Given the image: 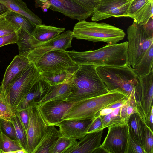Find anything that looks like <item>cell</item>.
Returning a JSON list of instances; mask_svg holds the SVG:
<instances>
[{
    "label": "cell",
    "instance_id": "cell-9",
    "mask_svg": "<svg viewBox=\"0 0 153 153\" xmlns=\"http://www.w3.org/2000/svg\"><path fill=\"white\" fill-rule=\"evenodd\" d=\"M138 84L135 96L137 102V113L148 122L153 109V69L148 74L138 77Z\"/></svg>",
    "mask_w": 153,
    "mask_h": 153
},
{
    "label": "cell",
    "instance_id": "cell-6",
    "mask_svg": "<svg viewBox=\"0 0 153 153\" xmlns=\"http://www.w3.org/2000/svg\"><path fill=\"white\" fill-rule=\"evenodd\" d=\"M41 72L34 63L30 62L4 92L7 100L13 111H16L33 85L41 79Z\"/></svg>",
    "mask_w": 153,
    "mask_h": 153
},
{
    "label": "cell",
    "instance_id": "cell-11",
    "mask_svg": "<svg viewBox=\"0 0 153 153\" xmlns=\"http://www.w3.org/2000/svg\"><path fill=\"white\" fill-rule=\"evenodd\" d=\"M29 121L26 131L27 152L32 153L47 129L48 126L43 118L36 103L29 107Z\"/></svg>",
    "mask_w": 153,
    "mask_h": 153
},
{
    "label": "cell",
    "instance_id": "cell-54",
    "mask_svg": "<svg viewBox=\"0 0 153 153\" xmlns=\"http://www.w3.org/2000/svg\"><path fill=\"white\" fill-rule=\"evenodd\" d=\"M0 153H2L0 149Z\"/></svg>",
    "mask_w": 153,
    "mask_h": 153
},
{
    "label": "cell",
    "instance_id": "cell-8",
    "mask_svg": "<svg viewBox=\"0 0 153 153\" xmlns=\"http://www.w3.org/2000/svg\"><path fill=\"white\" fill-rule=\"evenodd\" d=\"M36 7L50 9L73 19H85L93 13L76 0H34Z\"/></svg>",
    "mask_w": 153,
    "mask_h": 153
},
{
    "label": "cell",
    "instance_id": "cell-55",
    "mask_svg": "<svg viewBox=\"0 0 153 153\" xmlns=\"http://www.w3.org/2000/svg\"></svg>",
    "mask_w": 153,
    "mask_h": 153
},
{
    "label": "cell",
    "instance_id": "cell-30",
    "mask_svg": "<svg viewBox=\"0 0 153 153\" xmlns=\"http://www.w3.org/2000/svg\"><path fill=\"white\" fill-rule=\"evenodd\" d=\"M6 18L19 28H22L30 33H31L35 27L27 18L16 12L11 11Z\"/></svg>",
    "mask_w": 153,
    "mask_h": 153
},
{
    "label": "cell",
    "instance_id": "cell-32",
    "mask_svg": "<svg viewBox=\"0 0 153 153\" xmlns=\"http://www.w3.org/2000/svg\"><path fill=\"white\" fill-rule=\"evenodd\" d=\"M23 149L17 140L11 139L2 132L0 136V149L2 153H14L15 152Z\"/></svg>",
    "mask_w": 153,
    "mask_h": 153
},
{
    "label": "cell",
    "instance_id": "cell-37",
    "mask_svg": "<svg viewBox=\"0 0 153 153\" xmlns=\"http://www.w3.org/2000/svg\"><path fill=\"white\" fill-rule=\"evenodd\" d=\"M125 153H145L143 148L130 133L128 129L127 146Z\"/></svg>",
    "mask_w": 153,
    "mask_h": 153
},
{
    "label": "cell",
    "instance_id": "cell-12",
    "mask_svg": "<svg viewBox=\"0 0 153 153\" xmlns=\"http://www.w3.org/2000/svg\"><path fill=\"white\" fill-rule=\"evenodd\" d=\"M134 0H100L92 15V21L97 22L107 18L127 17L129 6Z\"/></svg>",
    "mask_w": 153,
    "mask_h": 153
},
{
    "label": "cell",
    "instance_id": "cell-15",
    "mask_svg": "<svg viewBox=\"0 0 153 153\" xmlns=\"http://www.w3.org/2000/svg\"><path fill=\"white\" fill-rule=\"evenodd\" d=\"M74 103L51 101L39 105V109L48 126H57L63 121L65 114Z\"/></svg>",
    "mask_w": 153,
    "mask_h": 153
},
{
    "label": "cell",
    "instance_id": "cell-44",
    "mask_svg": "<svg viewBox=\"0 0 153 153\" xmlns=\"http://www.w3.org/2000/svg\"><path fill=\"white\" fill-rule=\"evenodd\" d=\"M127 100L125 103L120 108V115L121 118L126 123L127 119Z\"/></svg>",
    "mask_w": 153,
    "mask_h": 153
},
{
    "label": "cell",
    "instance_id": "cell-5",
    "mask_svg": "<svg viewBox=\"0 0 153 153\" xmlns=\"http://www.w3.org/2000/svg\"><path fill=\"white\" fill-rule=\"evenodd\" d=\"M74 37L93 42H102L108 44L117 43L126 35L124 31L105 23L80 20L75 25L72 31Z\"/></svg>",
    "mask_w": 153,
    "mask_h": 153
},
{
    "label": "cell",
    "instance_id": "cell-31",
    "mask_svg": "<svg viewBox=\"0 0 153 153\" xmlns=\"http://www.w3.org/2000/svg\"><path fill=\"white\" fill-rule=\"evenodd\" d=\"M11 121L14 126L18 141L20 144L22 148L28 153L26 131L16 111V114L12 117Z\"/></svg>",
    "mask_w": 153,
    "mask_h": 153
},
{
    "label": "cell",
    "instance_id": "cell-7",
    "mask_svg": "<svg viewBox=\"0 0 153 153\" xmlns=\"http://www.w3.org/2000/svg\"><path fill=\"white\" fill-rule=\"evenodd\" d=\"M128 40L127 54L129 64L133 68L140 63L146 51L153 44L142 25L133 21L127 30Z\"/></svg>",
    "mask_w": 153,
    "mask_h": 153
},
{
    "label": "cell",
    "instance_id": "cell-20",
    "mask_svg": "<svg viewBox=\"0 0 153 153\" xmlns=\"http://www.w3.org/2000/svg\"><path fill=\"white\" fill-rule=\"evenodd\" d=\"M51 85L41 79L33 85L17 106L16 111L28 108L33 103L38 104L45 95Z\"/></svg>",
    "mask_w": 153,
    "mask_h": 153
},
{
    "label": "cell",
    "instance_id": "cell-53",
    "mask_svg": "<svg viewBox=\"0 0 153 153\" xmlns=\"http://www.w3.org/2000/svg\"><path fill=\"white\" fill-rule=\"evenodd\" d=\"M95 0V1H96L97 2H99V1L100 0Z\"/></svg>",
    "mask_w": 153,
    "mask_h": 153
},
{
    "label": "cell",
    "instance_id": "cell-33",
    "mask_svg": "<svg viewBox=\"0 0 153 153\" xmlns=\"http://www.w3.org/2000/svg\"><path fill=\"white\" fill-rule=\"evenodd\" d=\"M16 111L12 109L8 103L3 90L0 94V118L11 121L15 115Z\"/></svg>",
    "mask_w": 153,
    "mask_h": 153
},
{
    "label": "cell",
    "instance_id": "cell-1",
    "mask_svg": "<svg viewBox=\"0 0 153 153\" xmlns=\"http://www.w3.org/2000/svg\"><path fill=\"white\" fill-rule=\"evenodd\" d=\"M96 67L92 64L77 65L67 82L71 93L66 102L74 103L109 91L98 74Z\"/></svg>",
    "mask_w": 153,
    "mask_h": 153
},
{
    "label": "cell",
    "instance_id": "cell-52",
    "mask_svg": "<svg viewBox=\"0 0 153 153\" xmlns=\"http://www.w3.org/2000/svg\"><path fill=\"white\" fill-rule=\"evenodd\" d=\"M1 129L0 128V134H1Z\"/></svg>",
    "mask_w": 153,
    "mask_h": 153
},
{
    "label": "cell",
    "instance_id": "cell-27",
    "mask_svg": "<svg viewBox=\"0 0 153 153\" xmlns=\"http://www.w3.org/2000/svg\"><path fill=\"white\" fill-rule=\"evenodd\" d=\"M75 67L70 70L58 72H41V79L45 81L51 86L67 82L71 76Z\"/></svg>",
    "mask_w": 153,
    "mask_h": 153
},
{
    "label": "cell",
    "instance_id": "cell-10",
    "mask_svg": "<svg viewBox=\"0 0 153 153\" xmlns=\"http://www.w3.org/2000/svg\"><path fill=\"white\" fill-rule=\"evenodd\" d=\"M34 64L41 72H58L72 69L77 65L67 51L59 49L46 53Z\"/></svg>",
    "mask_w": 153,
    "mask_h": 153
},
{
    "label": "cell",
    "instance_id": "cell-39",
    "mask_svg": "<svg viewBox=\"0 0 153 153\" xmlns=\"http://www.w3.org/2000/svg\"><path fill=\"white\" fill-rule=\"evenodd\" d=\"M101 129H104L101 117L100 116H96L92 119L91 123L87 128L86 133L88 134Z\"/></svg>",
    "mask_w": 153,
    "mask_h": 153
},
{
    "label": "cell",
    "instance_id": "cell-29",
    "mask_svg": "<svg viewBox=\"0 0 153 153\" xmlns=\"http://www.w3.org/2000/svg\"><path fill=\"white\" fill-rule=\"evenodd\" d=\"M77 142L76 140L61 135L53 143L50 148L49 153H64Z\"/></svg>",
    "mask_w": 153,
    "mask_h": 153
},
{
    "label": "cell",
    "instance_id": "cell-49",
    "mask_svg": "<svg viewBox=\"0 0 153 153\" xmlns=\"http://www.w3.org/2000/svg\"><path fill=\"white\" fill-rule=\"evenodd\" d=\"M120 108V107L114 109L111 114L112 115L114 116L119 115Z\"/></svg>",
    "mask_w": 153,
    "mask_h": 153
},
{
    "label": "cell",
    "instance_id": "cell-17",
    "mask_svg": "<svg viewBox=\"0 0 153 153\" xmlns=\"http://www.w3.org/2000/svg\"><path fill=\"white\" fill-rule=\"evenodd\" d=\"M153 0H134L128 8L127 17L141 25L146 24L153 17Z\"/></svg>",
    "mask_w": 153,
    "mask_h": 153
},
{
    "label": "cell",
    "instance_id": "cell-28",
    "mask_svg": "<svg viewBox=\"0 0 153 153\" xmlns=\"http://www.w3.org/2000/svg\"><path fill=\"white\" fill-rule=\"evenodd\" d=\"M153 44L148 48L140 63L134 70L139 76L148 74L153 69Z\"/></svg>",
    "mask_w": 153,
    "mask_h": 153
},
{
    "label": "cell",
    "instance_id": "cell-13",
    "mask_svg": "<svg viewBox=\"0 0 153 153\" xmlns=\"http://www.w3.org/2000/svg\"><path fill=\"white\" fill-rule=\"evenodd\" d=\"M74 38L72 31L68 30L46 42L39 44L28 54L27 57L30 62H36L44 54L55 50L66 51L71 47Z\"/></svg>",
    "mask_w": 153,
    "mask_h": 153
},
{
    "label": "cell",
    "instance_id": "cell-14",
    "mask_svg": "<svg viewBox=\"0 0 153 153\" xmlns=\"http://www.w3.org/2000/svg\"><path fill=\"white\" fill-rule=\"evenodd\" d=\"M108 131L100 146L108 153H125L128 128L126 124L108 127Z\"/></svg>",
    "mask_w": 153,
    "mask_h": 153
},
{
    "label": "cell",
    "instance_id": "cell-41",
    "mask_svg": "<svg viewBox=\"0 0 153 153\" xmlns=\"http://www.w3.org/2000/svg\"><path fill=\"white\" fill-rule=\"evenodd\" d=\"M26 131L29 121V107L27 108L16 111Z\"/></svg>",
    "mask_w": 153,
    "mask_h": 153
},
{
    "label": "cell",
    "instance_id": "cell-43",
    "mask_svg": "<svg viewBox=\"0 0 153 153\" xmlns=\"http://www.w3.org/2000/svg\"><path fill=\"white\" fill-rule=\"evenodd\" d=\"M146 33L151 38H153V18L151 17L147 22L142 25Z\"/></svg>",
    "mask_w": 153,
    "mask_h": 153
},
{
    "label": "cell",
    "instance_id": "cell-18",
    "mask_svg": "<svg viewBox=\"0 0 153 153\" xmlns=\"http://www.w3.org/2000/svg\"><path fill=\"white\" fill-rule=\"evenodd\" d=\"M103 130L88 133L64 153H93L101 145Z\"/></svg>",
    "mask_w": 153,
    "mask_h": 153
},
{
    "label": "cell",
    "instance_id": "cell-2",
    "mask_svg": "<svg viewBox=\"0 0 153 153\" xmlns=\"http://www.w3.org/2000/svg\"><path fill=\"white\" fill-rule=\"evenodd\" d=\"M128 41L106 45L94 50L67 51L77 65L92 64L96 66L120 67L129 64L127 54Z\"/></svg>",
    "mask_w": 153,
    "mask_h": 153
},
{
    "label": "cell",
    "instance_id": "cell-36",
    "mask_svg": "<svg viewBox=\"0 0 153 153\" xmlns=\"http://www.w3.org/2000/svg\"><path fill=\"white\" fill-rule=\"evenodd\" d=\"M19 28L6 17L0 21V36L17 32Z\"/></svg>",
    "mask_w": 153,
    "mask_h": 153
},
{
    "label": "cell",
    "instance_id": "cell-24",
    "mask_svg": "<svg viewBox=\"0 0 153 153\" xmlns=\"http://www.w3.org/2000/svg\"><path fill=\"white\" fill-rule=\"evenodd\" d=\"M126 123L130 133L143 148L145 121L138 113H135L130 116Z\"/></svg>",
    "mask_w": 153,
    "mask_h": 153
},
{
    "label": "cell",
    "instance_id": "cell-23",
    "mask_svg": "<svg viewBox=\"0 0 153 153\" xmlns=\"http://www.w3.org/2000/svg\"><path fill=\"white\" fill-rule=\"evenodd\" d=\"M65 30V28H59L42 24L36 25L31 34L39 44L54 38Z\"/></svg>",
    "mask_w": 153,
    "mask_h": 153
},
{
    "label": "cell",
    "instance_id": "cell-3",
    "mask_svg": "<svg viewBox=\"0 0 153 153\" xmlns=\"http://www.w3.org/2000/svg\"><path fill=\"white\" fill-rule=\"evenodd\" d=\"M128 98L127 95L120 91H109L104 94L75 102L65 114L63 120L92 119L102 109Z\"/></svg>",
    "mask_w": 153,
    "mask_h": 153
},
{
    "label": "cell",
    "instance_id": "cell-45",
    "mask_svg": "<svg viewBox=\"0 0 153 153\" xmlns=\"http://www.w3.org/2000/svg\"><path fill=\"white\" fill-rule=\"evenodd\" d=\"M115 109L109 108L108 107L104 108L99 111L95 115L96 116H103L111 113Z\"/></svg>",
    "mask_w": 153,
    "mask_h": 153
},
{
    "label": "cell",
    "instance_id": "cell-34",
    "mask_svg": "<svg viewBox=\"0 0 153 153\" xmlns=\"http://www.w3.org/2000/svg\"><path fill=\"white\" fill-rule=\"evenodd\" d=\"M0 127L4 134L13 140H18L15 128L11 121L0 118Z\"/></svg>",
    "mask_w": 153,
    "mask_h": 153
},
{
    "label": "cell",
    "instance_id": "cell-19",
    "mask_svg": "<svg viewBox=\"0 0 153 153\" xmlns=\"http://www.w3.org/2000/svg\"><path fill=\"white\" fill-rule=\"evenodd\" d=\"M30 63L27 57L19 55L14 57L7 68L1 82L4 91H5Z\"/></svg>",
    "mask_w": 153,
    "mask_h": 153
},
{
    "label": "cell",
    "instance_id": "cell-25",
    "mask_svg": "<svg viewBox=\"0 0 153 153\" xmlns=\"http://www.w3.org/2000/svg\"><path fill=\"white\" fill-rule=\"evenodd\" d=\"M19 55L27 57L29 53L39 44L38 42L29 33L20 27L16 32Z\"/></svg>",
    "mask_w": 153,
    "mask_h": 153
},
{
    "label": "cell",
    "instance_id": "cell-48",
    "mask_svg": "<svg viewBox=\"0 0 153 153\" xmlns=\"http://www.w3.org/2000/svg\"><path fill=\"white\" fill-rule=\"evenodd\" d=\"M11 11L9 9L0 14V21L6 18L7 16Z\"/></svg>",
    "mask_w": 153,
    "mask_h": 153
},
{
    "label": "cell",
    "instance_id": "cell-40",
    "mask_svg": "<svg viewBox=\"0 0 153 153\" xmlns=\"http://www.w3.org/2000/svg\"><path fill=\"white\" fill-rule=\"evenodd\" d=\"M17 41V32L8 35L0 36V47L10 44L16 43Z\"/></svg>",
    "mask_w": 153,
    "mask_h": 153
},
{
    "label": "cell",
    "instance_id": "cell-16",
    "mask_svg": "<svg viewBox=\"0 0 153 153\" xmlns=\"http://www.w3.org/2000/svg\"><path fill=\"white\" fill-rule=\"evenodd\" d=\"M92 119L78 120H63L57 126L61 135L66 137L80 140L87 134V128Z\"/></svg>",
    "mask_w": 153,
    "mask_h": 153
},
{
    "label": "cell",
    "instance_id": "cell-35",
    "mask_svg": "<svg viewBox=\"0 0 153 153\" xmlns=\"http://www.w3.org/2000/svg\"><path fill=\"white\" fill-rule=\"evenodd\" d=\"M100 116L101 118L103 129L114 126L126 124L124 121L121 118L120 115L114 116L110 113Z\"/></svg>",
    "mask_w": 153,
    "mask_h": 153
},
{
    "label": "cell",
    "instance_id": "cell-51",
    "mask_svg": "<svg viewBox=\"0 0 153 153\" xmlns=\"http://www.w3.org/2000/svg\"><path fill=\"white\" fill-rule=\"evenodd\" d=\"M3 91V87L1 85L0 86V94Z\"/></svg>",
    "mask_w": 153,
    "mask_h": 153
},
{
    "label": "cell",
    "instance_id": "cell-22",
    "mask_svg": "<svg viewBox=\"0 0 153 153\" xmlns=\"http://www.w3.org/2000/svg\"><path fill=\"white\" fill-rule=\"evenodd\" d=\"M70 93L69 86L67 82L51 86L45 95L37 104L40 105L51 101H66Z\"/></svg>",
    "mask_w": 153,
    "mask_h": 153
},
{
    "label": "cell",
    "instance_id": "cell-47",
    "mask_svg": "<svg viewBox=\"0 0 153 153\" xmlns=\"http://www.w3.org/2000/svg\"><path fill=\"white\" fill-rule=\"evenodd\" d=\"M153 109L151 111V113L149 116V120L146 123V124L148 127L153 131Z\"/></svg>",
    "mask_w": 153,
    "mask_h": 153
},
{
    "label": "cell",
    "instance_id": "cell-26",
    "mask_svg": "<svg viewBox=\"0 0 153 153\" xmlns=\"http://www.w3.org/2000/svg\"><path fill=\"white\" fill-rule=\"evenodd\" d=\"M61 135L59 130L54 126H48L32 153H49L50 148L53 143Z\"/></svg>",
    "mask_w": 153,
    "mask_h": 153
},
{
    "label": "cell",
    "instance_id": "cell-46",
    "mask_svg": "<svg viewBox=\"0 0 153 153\" xmlns=\"http://www.w3.org/2000/svg\"><path fill=\"white\" fill-rule=\"evenodd\" d=\"M127 99H125L118 101L107 107L113 109H115L117 108L121 107L125 103Z\"/></svg>",
    "mask_w": 153,
    "mask_h": 153
},
{
    "label": "cell",
    "instance_id": "cell-38",
    "mask_svg": "<svg viewBox=\"0 0 153 153\" xmlns=\"http://www.w3.org/2000/svg\"><path fill=\"white\" fill-rule=\"evenodd\" d=\"M143 148L145 153H153V131L146 124L144 126Z\"/></svg>",
    "mask_w": 153,
    "mask_h": 153
},
{
    "label": "cell",
    "instance_id": "cell-50",
    "mask_svg": "<svg viewBox=\"0 0 153 153\" xmlns=\"http://www.w3.org/2000/svg\"><path fill=\"white\" fill-rule=\"evenodd\" d=\"M8 9L3 4L0 3V14L5 12Z\"/></svg>",
    "mask_w": 153,
    "mask_h": 153
},
{
    "label": "cell",
    "instance_id": "cell-21",
    "mask_svg": "<svg viewBox=\"0 0 153 153\" xmlns=\"http://www.w3.org/2000/svg\"><path fill=\"white\" fill-rule=\"evenodd\" d=\"M1 3L11 11L22 15L27 18L35 27L42 23V19L34 14L22 0H0Z\"/></svg>",
    "mask_w": 153,
    "mask_h": 153
},
{
    "label": "cell",
    "instance_id": "cell-42",
    "mask_svg": "<svg viewBox=\"0 0 153 153\" xmlns=\"http://www.w3.org/2000/svg\"><path fill=\"white\" fill-rule=\"evenodd\" d=\"M83 6L90 10L94 12V10L98 4L97 2L94 0H76Z\"/></svg>",
    "mask_w": 153,
    "mask_h": 153
},
{
    "label": "cell",
    "instance_id": "cell-4",
    "mask_svg": "<svg viewBox=\"0 0 153 153\" xmlns=\"http://www.w3.org/2000/svg\"><path fill=\"white\" fill-rule=\"evenodd\" d=\"M96 70L109 91H120L128 97L135 94L138 76L129 64L120 67L97 66Z\"/></svg>",
    "mask_w": 153,
    "mask_h": 153
}]
</instances>
